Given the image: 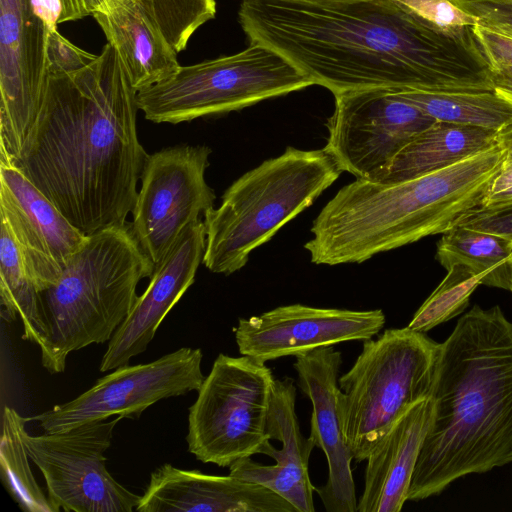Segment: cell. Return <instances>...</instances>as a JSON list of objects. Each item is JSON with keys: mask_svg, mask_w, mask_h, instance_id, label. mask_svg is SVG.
Returning a JSON list of instances; mask_svg holds the SVG:
<instances>
[{"mask_svg": "<svg viewBox=\"0 0 512 512\" xmlns=\"http://www.w3.org/2000/svg\"><path fill=\"white\" fill-rule=\"evenodd\" d=\"M153 271L130 223L87 235L57 281L39 293L43 367L61 373L71 352L109 341L131 312L138 283Z\"/></svg>", "mask_w": 512, "mask_h": 512, "instance_id": "obj_5", "label": "cell"}, {"mask_svg": "<svg viewBox=\"0 0 512 512\" xmlns=\"http://www.w3.org/2000/svg\"><path fill=\"white\" fill-rule=\"evenodd\" d=\"M133 87L106 43L88 66L49 74L43 101L11 162L84 234L126 224L149 154Z\"/></svg>", "mask_w": 512, "mask_h": 512, "instance_id": "obj_2", "label": "cell"}, {"mask_svg": "<svg viewBox=\"0 0 512 512\" xmlns=\"http://www.w3.org/2000/svg\"><path fill=\"white\" fill-rule=\"evenodd\" d=\"M28 417L5 406L0 441L1 479L17 505L25 512H55L38 485L29 463L22 432Z\"/></svg>", "mask_w": 512, "mask_h": 512, "instance_id": "obj_27", "label": "cell"}, {"mask_svg": "<svg viewBox=\"0 0 512 512\" xmlns=\"http://www.w3.org/2000/svg\"><path fill=\"white\" fill-rule=\"evenodd\" d=\"M83 423L72 428L30 435L23 441L41 471L55 512H132L141 496L125 488L106 468L116 424L122 419Z\"/></svg>", "mask_w": 512, "mask_h": 512, "instance_id": "obj_10", "label": "cell"}, {"mask_svg": "<svg viewBox=\"0 0 512 512\" xmlns=\"http://www.w3.org/2000/svg\"><path fill=\"white\" fill-rule=\"evenodd\" d=\"M472 31L491 69L512 67V37L481 24L473 26Z\"/></svg>", "mask_w": 512, "mask_h": 512, "instance_id": "obj_35", "label": "cell"}, {"mask_svg": "<svg viewBox=\"0 0 512 512\" xmlns=\"http://www.w3.org/2000/svg\"><path fill=\"white\" fill-rule=\"evenodd\" d=\"M437 121L502 133L512 128V101L495 90L393 91Z\"/></svg>", "mask_w": 512, "mask_h": 512, "instance_id": "obj_25", "label": "cell"}, {"mask_svg": "<svg viewBox=\"0 0 512 512\" xmlns=\"http://www.w3.org/2000/svg\"><path fill=\"white\" fill-rule=\"evenodd\" d=\"M459 225L497 234L512 241V202L481 206L468 214Z\"/></svg>", "mask_w": 512, "mask_h": 512, "instance_id": "obj_34", "label": "cell"}, {"mask_svg": "<svg viewBox=\"0 0 512 512\" xmlns=\"http://www.w3.org/2000/svg\"><path fill=\"white\" fill-rule=\"evenodd\" d=\"M512 202V154L506 153L501 167L489 186L483 205L496 206Z\"/></svg>", "mask_w": 512, "mask_h": 512, "instance_id": "obj_36", "label": "cell"}, {"mask_svg": "<svg viewBox=\"0 0 512 512\" xmlns=\"http://www.w3.org/2000/svg\"><path fill=\"white\" fill-rule=\"evenodd\" d=\"M0 219L7 222L39 293L57 281L87 238L12 162L2 160Z\"/></svg>", "mask_w": 512, "mask_h": 512, "instance_id": "obj_16", "label": "cell"}, {"mask_svg": "<svg viewBox=\"0 0 512 512\" xmlns=\"http://www.w3.org/2000/svg\"><path fill=\"white\" fill-rule=\"evenodd\" d=\"M494 90L512 101V67L491 69Z\"/></svg>", "mask_w": 512, "mask_h": 512, "instance_id": "obj_37", "label": "cell"}, {"mask_svg": "<svg viewBox=\"0 0 512 512\" xmlns=\"http://www.w3.org/2000/svg\"><path fill=\"white\" fill-rule=\"evenodd\" d=\"M296 387L290 377L274 379L267 419L270 440L260 448L275 460L263 465L251 457L229 466L230 475L261 484L280 495L298 512H314V487L309 476V459L316 447L300 429L295 410Z\"/></svg>", "mask_w": 512, "mask_h": 512, "instance_id": "obj_19", "label": "cell"}, {"mask_svg": "<svg viewBox=\"0 0 512 512\" xmlns=\"http://www.w3.org/2000/svg\"><path fill=\"white\" fill-rule=\"evenodd\" d=\"M479 24L512 37V0H451Z\"/></svg>", "mask_w": 512, "mask_h": 512, "instance_id": "obj_32", "label": "cell"}, {"mask_svg": "<svg viewBox=\"0 0 512 512\" xmlns=\"http://www.w3.org/2000/svg\"><path fill=\"white\" fill-rule=\"evenodd\" d=\"M433 410L407 499L512 462V322L475 305L440 344Z\"/></svg>", "mask_w": 512, "mask_h": 512, "instance_id": "obj_3", "label": "cell"}, {"mask_svg": "<svg viewBox=\"0 0 512 512\" xmlns=\"http://www.w3.org/2000/svg\"><path fill=\"white\" fill-rule=\"evenodd\" d=\"M498 133L436 121L413 138L377 181L395 183L446 168L497 146Z\"/></svg>", "mask_w": 512, "mask_h": 512, "instance_id": "obj_23", "label": "cell"}, {"mask_svg": "<svg viewBox=\"0 0 512 512\" xmlns=\"http://www.w3.org/2000/svg\"><path fill=\"white\" fill-rule=\"evenodd\" d=\"M92 16L137 92L179 68L178 52L162 32L149 0H107Z\"/></svg>", "mask_w": 512, "mask_h": 512, "instance_id": "obj_21", "label": "cell"}, {"mask_svg": "<svg viewBox=\"0 0 512 512\" xmlns=\"http://www.w3.org/2000/svg\"><path fill=\"white\" fill-rule=\"evenodd\" d=\"M497 145L506 153L512 154V128L498 134Z\"/></svg>", "mask_w": 512, "mask_h": 512, "instance_id": "obj_38", "label": "cell"}, {"mask_svg": "<svg viewBox=\"0 0 512 512\" xmlns=\"http://www.w3.org/2000/svg\"><path fill=\"white\" fill-rule=\"evenodd\" d=\"M210 154L204 145H177L146 159L130 224L154 268L214 205L215 193L205 180Z\"/></svg>", "mask_w": 512, "mask_h": 512, "instance_id": "obj_11", "label": "cell"}, {"mask_svg": "<svg viewBox=\"0 0 512 512\" xmlns=\"http://www.w3.org/2000/svg\"><path fill=\"white\" fill-rule=\"evenodd\" d=\"M202 358L201 349L182 347L149 363L118 367L73 400L28 420L52 433L112 416L138 418L160 400L198 391L205 378Z\"/></svg>", "mask_w": 512, "mask_h": 512, "instance_id": "obj_13", "label": "cell"}, {"mask_svg": "<svg viewBox=\"0 0 512 512\" xmlns=\"http://www.w3.org/2000/svg\"><path fill=\"white\" fill-rule=\"evenodd\" d=\"M238 15L250 41L334 96L494 90L472 28H439L398 0H242Z\"/></svg>", "mask_w": 512, "mask_h": 512, "instance_id": "obj_1", "label": "cell"}, {"mask_svg": "<svg viewBox=\"0 0 512 512\" xmlns=\"http://www.w3.org/2000/svg\"><path fill=\"white\" fill-rule=\"evenodd\" d=\"M0 296L6 318L19 317L22 338L41 347L45 337L39 292L27 273L13 234L0 219Z\"/></svg>", "mask_w": 512, "mask_h": 512, "instance_id": "obj_26", "label": "cell"}, {"mask_svg": "<svg viewBox=\"0 0 512 512\" xmlns=\"http://www.w3.org/2000/svg\"><path fill=\"white\" fill-rule=\"evenodd\" d=\"M341 173L323 148L290 146L244 173L226 189L220 206L204 214L205 267L224 275L243 268L254 249L311 206Z\"/></svg>", "mask_w": 512, "mask_h": 512, "instance_id": "obj_6", "label": "cell"}, {"mask_svg": "<svg viewBox=\"0 0 512 512\" xmlns=\"http://www.w3.org/2000/svg\"><path fill=\"white\" fill-rule=\"evenodd\" d=\"M385 321L380 309L356 311L291 304L240 318L234 334L241 355L266 363L320 347L371 339Z\"/></svg>", "mask_w": 512, "mask_h": 512, "instance_id": "obj_15", "label": "cell"}, {"mask_svg": "<svg viewBox=\"0 0 512 512\" xmlns=\"http://www.w3.org/2000/svg\"><path fill=\"white\" fill-rule=\"evenodd\" d=\"M48 31L34 0H0V160L19 155L39 113Z\"/></svg>", "mask_w": 512, "mask_h": 512, "instance_id": "obj_14", "label": "cell"}, {"mask_svg": "<svg viewBox=\"0 0 512 512\" xmlns=\"http://www.w3.org/2000/svg\"><path fill=\"white\" fill-rule=\"evenodd\" d=\"M432 400L413 405L369 453L357 512H399L432 417Z\"/></svg>", "mask_w": 512, "mask_h": 512, "instance_id": "obj_22", "label": "cell"}, {"mask_svg": "<svg viewBox=\"0 0 512 512\" xmlns=\"http://www.w3.org/2000/svg\"><path fill=\"white\" fill-rule=\"evenodd\" d=\"M436 121L392 90L345 92L335 95L323 149L342 172L377 182L397 154Z\"/></svg>", "mask_w": 512, "mask_h": 512, "instance_id": "obj_12", "label": "cell"}, {"mask_svg": "<svg viewBox=\"0 0 512 512\" xmlns=\"http://www.w3.org/2000/svg\"><path fill=\"white\" fill-rule=\"evenodd\" d=\"M436 258L446 270L462 266L484 275V285L512 292V241L505 237L457 225L442 233Z\"/></svg>", "mask_w": 512, "mask_h": 512, "instance_id": "obj_24", "label": "cell"}, {"mask_svg": "<svg viewBox=\"0 0 512 512\" xmlns=\"http://www.w3.org/2000/svg\"><path fill=\"white\" fill-rule=\"evenodd\" d=\"M274 376L265 362L220 353L189 408L188 450L219 467L259 454L270 440L267 419Z\"/></svg>", "mask_w": 512, "mask_h": 512, "instance_id": "obj_9", "label": "cell"}, {"mask_svg": "<svg viewBox=\"0 0 512 512\" xmlns=\"http://www.w3.org/2000/svg\"><path fill=\"white\" fill-rule=\"evenodd\" d=\"M431 24L446 30L472 28L479 20L451 0H398Z\"/></svg>", "mask_w": 512, "mask_h": 512, "instance_id": "obj_30", "label": "cell"}, {"mask_svg": "<svg viewBox=\"0 0 512 512\" xmlns=\"http://www.w3.org/2000/svg\"><path fill=\"white\" fill-rule=\"evenodd\" d=\"M159 26L179 53L193 34L216 15L215 0H149Z\"/></svg>", "mask_w": 512, "mask_h": 512, "instance_id": "obj_29", "label": "cell"}, {"mask_svg": "<svg viewBox=\"0 0 512 512\" xmlns=\"http://www.w3.org/2000/svg\"><path fill=\"white\" fill-rule=\"evenodd\" d=\"M505 155L497 145L412 179L345 185L313 221V237L304 245L311 262L362 263L459 225L483 205Z\"/></svg>", "mask_w": 512, "mask_h": 512, "instance_id": "obj_4", "label": "cell"}, {"mask_svg": "<svg viewBox=\"0 0 512 512\" xmlns=\"http://www.w3.org/2000/svg\"><path fill=\"white\" fill-rule=\"evenodd\" d=\"M47 69L49 74L69 73L92 63L97 55L79 48L58 32L49 29L46 47Z\"/></svg>", "mask_w": 512, "mask_h": 512, "instance_id": "obj_31", "label": "cell"}, {"mask_svg": "<svg viewBox=\"0 0 512 512\" xmlns=\"http://www.w3.org/2000/svg\"><path fill=\"white\" fill-rule=\"evenodd\" d=\"M484 280V275L475 274L462 266L450 267L444 279L416 311L407 327L416 332L426 333L454 318L468 306L470 296Z\"/></svg>", "mask_w": 512, "mask_h": 512, "instance_id": "obj_28", "label": "cell"}, {"mask_svg": "<svg viewBox=\"0 0 512 512\" xmlns=\"http://www.w3.org/2000/svg\"><path fill=\"white\" fill-rule=\"evenodd\" d=\"M313 85L286 58L251 41L235 54L180 65L137 92L139 110L154 123L178 124L223 114Z\"/></svg>", "mask_w": 512, "mask_h": 512, "instance_id": "obj_8", "label": "cell"}, {"mask_svg": "<svg viewBox=\"0 0 512 512\" xmlns=\"http://www.w3.org/2000/svg\"><path fill=\"white\" fill-rule=\"evenodd\" d=\"M342 354L320 347L296 356L298 386L312 403L310 436L327 459L328 478L314 487L327 512H357L351 462L353 454L343 432L339 372Z\"/></svg>", "mask_w": 512, "mask_h": 512, "instance_id": "obj_17", "label": "cell"}, {"mask_svg": "<svg viewBox=\"0 0 512 512\" xmlns=\"http://www.w3.org/2000/svg\"><path fill=\"white\" fill-rule=\"evenodd\" d=\"M107 0H34L35 9L48 27L92 16Z\"/></svg>", "mask_w": 512, "mask_h": 512, "instance_id": "obj_33", "label": "cell"}, {"mask_svg": "<svg viewBox=\"0 0 512 512\" xmlns=\"http://www.w3.org/2000/svg\"><path fill=\"white\" fill-rule=\"evenodd\" d=\"M137 512H298L269 488L164 464L150 474Z\"/></svg>", "mask_w": 512, "mask_h": 512, "instance_id": "obj_20", "label": "cell"}, {"mask_svg": "<svg viewBox=\"0 0 512 512\" xmlns=\"http://www.w3.org/2000/svg\"><path fill=\"white\" fill-rule=\"evenodd\" d=\"M440 344L408 327L363 341L352 367L339 376L345 439L357 462L416 403L429 399Z\"/></svg>", "mask_w": 512, "mask_h": 512, "instance_id": "obj_7", "label": "cell"}, {"mask_svg": "<svg viewBox=\"0 0 512 512\" xmlns=\"http://www.w3.org/2000/svg\"><path fill=\"white\" fill-rule=\"evenodd\" d=\"M206 247L204 222L190 224L150 277L144 293L109 340L99 370L129 364L144 352L160 324L193 284Z\"/></svg>", "mask_w": 512, "mask_h": 512, "instance_id": "obj_18", "label": "cell"}]
</instances>
